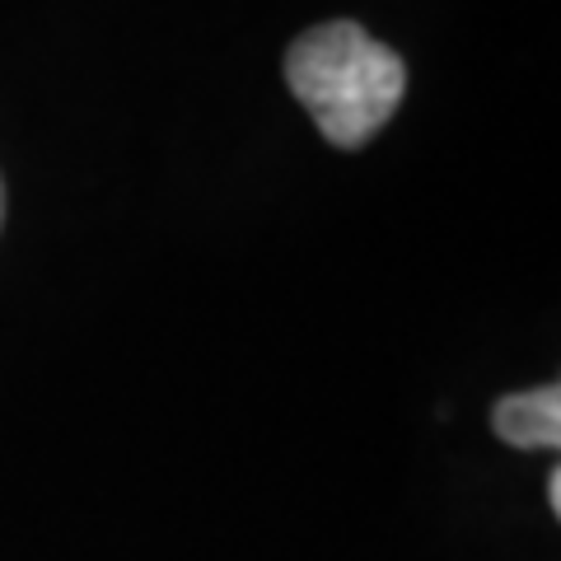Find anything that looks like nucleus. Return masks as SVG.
<instances>
[{
    "label": "nucleus",
    "instance_id": "f257e3e1",
    "mask_svg": "<svg viewBox=\"0 0 561 561\" xmlns=\"http://www.w3.org/2000/svg\"><path fill=\"white\" fill-rule=\"evenodd\" d=\"M286 84L332 146L360 150L398 113L408 66L356 20H332L290 43Z\"/></svg>",
    "mask_w": 561,
    "mask_h": 561
},
{
    "label": "nucleus",
    "instance_id": "f03ea898",
    "mask_svg": "<svg viewBox=\"0 0 561 561\" xmlns=\"http://www.w3.org/2000/svg\"><path fill=\"white\" fill-rule=\"evenodd\" d=\"M491 426L505 445L515 449H557L561 445V389L542 383V389L505 393L491 412Z\"/></svg>",
    "mask_w": 561,
    "mask_h": 561
},
{
    "label": "nucleus",
    "instance_id": "7ed1b4c3",
    "mask_svg": "<svg viewBox=\"0 0 561 561\" xmlns=\"http://www.w3.org/2000/svg\"><path fill=\"white\" fill-rule=\"evenodd\" d=\"M548 501H552V511H561V472L548 478Z\"/></svg>",
    "mask_w": 561,
    "mask_h": 561
},
{
    "label": "nucleus",
    "instance_id": "20e7f679",
    "mask_svg": "<svg viewBox=\"0 0 561 561\" xmlns=\"http://www.w3.org/2000/svg\"><path fill=\"white\" fill-rule=\"evenodd\" d=\"M0 220H5V187H0Z\"/></svg>",
    "mask_w": 561,
    "mask_h": 561
}]
</instances>
